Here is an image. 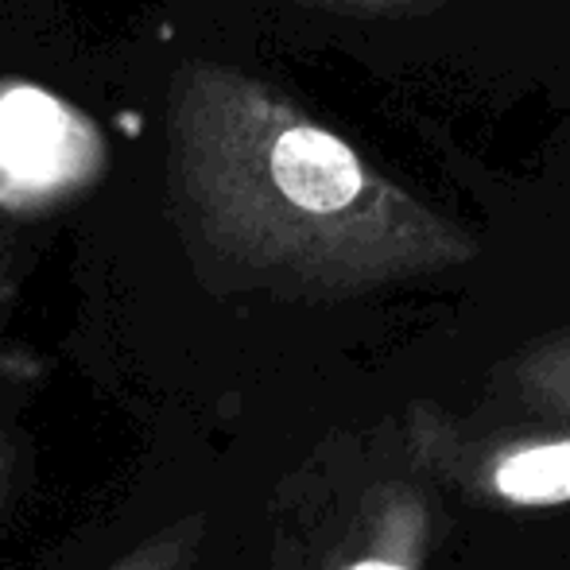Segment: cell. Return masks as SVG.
Returning a JSON list of instances; mask_svg holds the SVG:
<instances>
[{
  "label": "cell",
  "instance_id": "1",
  "mask_svg": "<svg viewBox=\"0 0 570 570\" xmlns=\"http://www.w3.org/2000/svg\"><path fill=\"white\" fill-rule=\"evenodd\" d=\"M167 187L198 253L287 295H365L478 256L473 233L292 98L222 62H187L171 78Z\"/></svg>",
  "mask_w": 570,
  "mask_h": 570
},
{
  "label": "cell",
  "instance_id": "2",
  "mask_svg": "<svg viewBox=\"0 0 570 570\" xmlns=\"http://www.w3.org/2000/svg\"><path fill=\"white\" fill-rule=\"evenodd\" d=\"M98 167L101 140L90 120L36 86L0 90V203H47Z\"/></svg>",
  "mask_w": 570,
  "mask_h": 570
},
{
  "label": "cell",
  "instance_id": "3",
  "mask_svg": "<svg viewBox=\"0 0 570 570\" xmlns=\"http://www.w3.org/2000/svg\"><path fill=\"white\" fill-rule=\"evenodd\" d=\"M497 497L524 509L570 501V439L517 446L493 465Z\"/></svg>",
  "mask_w": 570,
  "mask_h": 570
},
{
  "label": "cell",
  "instance_id": "4",
  "mask_svg": "<svg viewBox=\"0 0 570 570\" xmlns=\"http://www.w3.org/2000/svg\"><path fill=\"white\" fill-rule=\"evenodd\" d=\"M284 4L323 8L338 16H365V20H400V16H423L446 8L454 0H284Z\"/></svg>",
  "mask_w": 570,
  "mask_h": 570
},
{
  "label": "cell",
  "instance_id": "5",
  "mask_svg": "<svg viewBox=\"0 0 570 570\" xmlns=\"http://www.w3.org/2000/svg\"><path fill=\"white\" fill-rule=\"evenodd\" d=\"M195 559V540L190 532H164L159 540L144 543L140 551H132L128 559H120L114 570H190Z\"/></svg>",
  "mask_w": 570,
  "mask_h": 570
},
{
  "label": "cell",
  "instance_id": "6",
  "mask_svg": "<svg viewBox=\"0 0 570 570\" xmlns=\"http://www.w3.org/2000/svg\"><path fill=\"white\" fill-rule=\"evenodd\" d=\"M342 570H415V563H407V559H400V556H384V551H373V556L353 559V563L342 567Z\"/></svg>",
  "mask_w": 570,
  "mask_h": 570
},
{
  "label": "cell",
  "instance_id": "7",
  "mask_svg": "<svg viewBox=\"0 0 570 570\" xmlns=\"http://www.w3.org/2000/svg\"><path fill=\"white\" fill-rule=\"evenodd\" d=\"M548 361H556V365H567L570 368V342H563V345H551L548 353H543Z\"/></svg>",
  "mask_w": 570,
  "mask_h": 570
}]
</instances>
